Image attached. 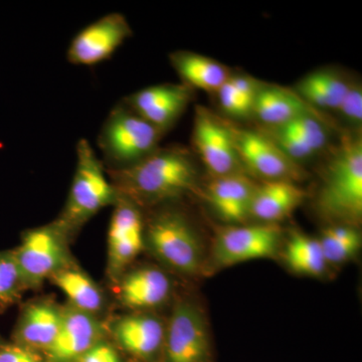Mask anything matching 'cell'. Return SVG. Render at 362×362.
<instances>
[{
  "label": "cell",
  "mask_w": 362,
  "mask_h": 362,
  "mask_svg": "<svg viewBox=\"0 0 362 362\" xmlns=\"http://www.w3.org/2000/svg\"><path fill=\"white\" fill-rule=\"evenodd\" d=\"M107 175L119 194L141 207L180 199L199 181L194 157L180 146L158 147L132 168Z\"/></svg>",
  "instance_id": "obj_1"
},
{
  "label": "cell",
  "mask_w": 362,
  "mask_h": 362,
  "mask_svg": "<svg viewBox=\"0 0 362 362\" xmlns=\"http://www.w3.org/2000/svg\"><path fill=\"white\" fill-rule=\"evenodd\" d=\"M76 157L70 192L63 211L54 221L70 239L99 211L113 206L119 195L101 159L85 138L77 143Z\"/></svg>",
  "instance_id": "obj_2"
},
{
  "label": "cell",
  "mask_w": 362,
  "mask_h": 362,
  "mask_svg": "<svg viewBox=\"0 0 362 362\" xmlns=\"http://www.w3.org/2000/svg\"><path fill=\"white\" fill-rule=\"evenodd\" d=\"M164 133L120 101L109 112L97 145L106 173L126 170L158 148Z\"/></svg>",
  "instance_id": "obj_3"
},
{
  "label": "cell",
  "mask_w": 362,
  "mask_h": 362,
  "mask_svg": "<svg viewBox=\"0 0 362 362\" xmlns=\"http://www.w3.org/2000/svg\"><path fill=\"white\" fill-rule=\"evenodd\" d=\"M321 211L330 218L358 221L362 216V142L345 137L326 171L319 195Z\"/></svg>",
  "instance_id": "obj_4"
},
{
  "label": "cell",
  "mask_w": 362,
  "mask_h": 362,
  "mask_svg": "<svg viewBox=\"0 0 362 362\" xmlns=\"http://www.w3.org/2000/svg\"><path fill=\"white\" fill-rule=\"evenodd\" d=\"M145 246L171 270L194 275L201 271L202 250L189 221L180 211L164 209L145 221Z\"/></svg>",
  "instance_id": "obj_5"
},
{
  "label": "cell",
  "mask_w": 362,
  "mask_h": 362,
  "mask_svg": "<svg viewBox=\"0 0 362 362\" xmlns=\"http://www.w3.org/2000/svg\"><path fill=\"white\" fill-rule=\"evenodd\" d=\"M70 240L54 221L23 233L13 252L28 290L39 289L54 274L75 263L69 249Z\"/></svg>",
  "instance_id": "obj_6"
},
{
  "label": "cell",
  "mask_w": 362,
  "mask_h": 362,
  "mask_svg": "<svg viewBox=\"0 0 362 362\" xmlns=\"http://www.w3.org/2000/svg\"><path fill=\"white\" fill-rule=\"evenodd\" d=\"M113 207L108 230L107 274L115 284L145 247V221L141 206L122 194H119Z\"/></svg>",
  "instance_id": "obj_7"
},
{
  "label": "cell",
  "mask_w": 362,
  "mask_h": 362,
  "mask_svg": "<svg viewBox=\"0 0 362 362\" xmlns=\"http://www.w3.org/2000/svg\"><path fill=\"white\" fill-rule=\"evenodd\" d=\"M192 140L197 153L214 176L243 173L233 127L204 107H197Z\"/></svg>",
  "instance_id": "obj_8"
},
{
  "label": "cell",
  "mask_w": 362,
  "mask_h": 362,
  "mask_svg": "<svg viewBox=\"0 0 362 362\" xmlns=\"http://www.w3.org/2000/svg\"><path fill=\"white\" fill-rule=\"evenodd\" d=\"M131 35L132 30L123 14H106L71 39L66 59L76 66L99 65L110 59Z\"/></svg>",
  "instance_id": "obj_9"
},
{
  "label": "cell",
  "mask_w": 362,
  "mask_h": 362,
  "mask_svg": "<svg viewBox=\"0 0 362 362\" xmlns=\"http://www.w3.org/2000/svg\"><path fill=\"white\" fill-rule=\"evenodd\" d=\"M280 228L273 223L232 226L218 233L214 246V262L228 267L251 259L272 258L280 246Z\"/></svg>",
  "instance_id": "obj_10"
},
{
  "label": "cell",
  "mask_w": 362,
  "mask_h": 362,
  "mask_svg": "<svg viewBox=\"0 0 362 362\" xmlns=\"http://www.w3.org/2000/svg\"><path fill=\"white\" fill-rule=\"evenodd\" d=\"M165 362H206L209 343L206 323L194 304L175 305L165 329L163 349Z\"/></svg>",
  "instance_id": "obj_11"
},
{
  "label": "cell",
  "mask_w": 362,
  "mask_h": 362,
  "mask_svg": "<svg viewBox=\"0 0 362 362\" xmlns=\"http://www.w3.org/2000/svg\"><path fill=\"white\" fill-rule=\"evenodd\" d=\"M235 148L243 165L269 181H291L299 177L295 161L286 156L265 133L233 127Z\"/></svg>",
  "instance_id": "obj_12"
},
{
  "label": "cell",
  "mask_w": 362,
  "mask_h": 362,
  "mask_svg": "<svg viewBox=\"0 0 362 362\" xmlns=\"http://www.w3.org/2000/svg\"><path fill=\"white\" fill-rule=\"evenodd\" d=\"M106 335V323L100 317L66 304L58 335L42 354L47 362H73Z\"/></svg>",
  "instance_id": "obj_13"
},
{
  "label": "cell",
  "mask_w": 362,
  "mask_h": 362,
  "mask_svg": "<svg viewBox=\"0 0 362 362\" xmlns=\"http://www.w3.org/2000/svg\"><path fill=\"white\" fill-rule=\"evenodd\" d=\"M106 327L114 342L138 361H151L163 349L166 325L153 314H125L114 318Z\"/></svg>",
  "instance_id": "obj_14"
},
{
  "label": "cell",
  "mask_w": 362,
  "mask_h": 362,
  "mask_svg": "<svg viewBox=\"0 0 362 362\" xmlns=\"http://www.w3.org/2000/svg\"><path fill=\"white\" fill-rule=\"evenodd\" d=\"M192 99V89L185 84L149 86L123 101L161 132L165 133L180 118Z\"/></svg>",
  "instance_id": "obj_15"
},
{
  "label": "cell",
  "mask_w": 362,
  "mask_h": 362,
  "mask_svg": "<svg viewBox=\"0 0 362 362\" xmlns=\"http://www.w3.org/2000/svg\"><path fill=\"white\" fill-rule=\"evenodd\" d=\"M64 315V305L49 298L30 300L21 307L11 341L44 354L56 339Z\"/></svg>",
  "instance_id": "obj_16"
},
{
  "label": "cell",
  "mask_w": 362,
  "mask_h": 362,
  "mask_svg": "<svg viewBox=\"0 0 362 362\" xmlns=\"http://www.w3.org/2000/svg\"><path fill=\"white\" fill-rule=\"evenodd\" d=\"M114 285L120 304L135 311L160 306L171 292L168 274L152 266L127 270Z\"/></svg>",
  "instance_id": "obj_17"
},
{
  "label": "cell",
  "mask_w": 362,
  "mask_h": 362,
  "mask_svg": "<svg viewBox=\"0 0 362 362\" xmlns=\"http://www.w3.org/2000/svg\"><path fill=\"white\" fill-rule=\"evenodd\" d=\"M257 185L243 173L214 176L206 197L221 220L238 225L251 216L252 197Z\"/></svg>",
  "instance_id": "obj_18"
},
{
  "label": "cell",
  "mask_w": 362,
  "mask_h": 362,
  "mask_svg": "<svg viewBox=\"0 0 362 362\" xmlns=\"http://www.w3.org/2000/svg\"><path fill=\"white\" fill-rule=\"evenodd\" d=\"M252 114L269 127H279L314 111L296 93L273 85H259Z\"/></svg>",
  "instance_id": "obj_19"
},
{
  "label": "cell",
  "mask_w": 362,
  "mask_h": 362,
  "mask_svg": "<svg viewBox=\"0 0 362 362\" xmlns=\"http://www.w3.org/2000/svg\"><path fill=\"white\" fill-rule=\"evenodd\" d=\"M304 197L303 190L291 181H268L255 190L251 216L271 223L283 220L294 211Z\"/></svg>",
  "instance_id": "obj_20"
},
{
  "label": "cell",
  "mask_w": 362,
  "mask_h": 362,
  "mask_svg": "<svg viewBox=\"0 0 362 362\" xmlns=\"http://www.w3.org/2000/svg\"><path fill=\"white\" fill-rule=\"evenodd\" d=\"M78 310L100 317L106 307L103 290L76 263L54 274L51 280Z\"/></svg>",
  "instance_id": "obj_21"
},
{
  "label": "cell",
  "mask_w": 362,
  "mask_h": 362,
  "mask_svg": "<svg viewBox=\"0 0 362 362\" xmlns=\"http://www.w3.org/2000/svg\"><path fill=\"white\" fill-rule=\"evenodd\" d=\"M170 63L187 87L218 93L230 77L225 66L213 59L190 52L170 54Z\"/></svg>",
  "instance_id": "obj_22"
},
{
  "label": "cell",
  "mask_w": 362,
  "mask_h": 362,
  "mask_svg": "<svg viewBox=\"0 0 362 362\" xmlns=\"http://www.w3.org/2000/svg\"><path fill=\"white\" fill-rule=\"evenodd\" d=\"M350 85L333 71H317L302 78L298 95L310 107L337 112Z\"/></svg>",
  "instance_id": "obj_23"
},
{
  "label": "cell",
  "mask_w": 362,
  "mask_h": 362,
  "mask_svg": "<svg viewBox=\"0 0 362 362\" xmlns=\"http://www.w3.org/2000/svg\"><path fill=\"white\" fill-rule=\"evenodd\" d=\"M288 266L296 273L320 276L325 272L326 259L319 240L300 233H293L285 251Z\"/></svg>",
  "instance_id": "obj_24"
},
{
  "label": "cell",
  "mask_w": 362,
  "mask_h": 362,
  "mask_svg": "<svg viewBox=\"0 0 362 362\" xmlns=\"http://www.w3.org/2000/svg\"><path fill=\"white\" fill-rule=\"evenodd\" d=\"M326 263L340 264L354 258L361 247V235L349 226L326 228L319 240Z\"/></svg>",
  "instance_id": "obj_25"
},
{
  "label": "cell",
  "mask_w": 362,
  "mask_h": 362,
  "mask_svg": "<svg viewBox=\"0 0 362 362\" xmlns=\"http://www.w3.org/2000/svg\"><path fill=\"white\" fill-rule=\"evenodd\" d=\"M26 290L13 250L0 252V310L18 304Z\"/></svg>",
  "instance_id": "obj_26"
},
{
  "label": "cell",
  "mask_w": 362,
  "mask_h": 362,
  "mask_svg": "<svg viewBox=\"0 0 362 362\" xmlns=\"http://www.w3.org/2000/svg\"><path fill=\"white\" fill-rule=\"evenodd\" d=\"M271 128H279L297 136L307 143L316 153L322 150L328 142L327 131L314 115L300 117L285 125Z\"/></svg>",
  "instance_id": "obj_27"
},
{
  "label": "cell",
  "mask_w": 362,
  "mask_h": 362,
  "mask_svg": "<svg viewBox=\"0 0 362 362\" xmlns=\"http://www.w3.org/2000/svg\"><path fill=\"white\" fill-rule=\"evenodd\" d=\"M220 100V104L223 110L228 115L238 117H247L252 113L254 103L244 99L235 92V89L226 81L223 87L216 93Z\"/></svg>",
  "instance_id": "obj_28"
},
{
  "label": "cell",
  "mask_w": 362,
  "mask_h": 362,
  "mask_svg": "<svg viewBox=\"0 0 362 362\" xmlns=\"http://www.w3.org/2000/svg\"><path fill=\"white\" fill-rule=\"evenodd\" d=\"M337 112L347 123L356 126L361 125L362 90L361 85L351 83Z\"/></svg>",
  "instance_id": "obj_29"
},
{
  "label": "cell",
  "mask_w": 362,
  "mask_h": 362,
  "mask_svg": "<svg viewBox=\"0 0 362 362\" xmlns=\"http://www.w3.org/2000/svg\"><path fill=\"white\" fill-rule=\"evenodd\" d=\"M0 362H47L44 354L13 341L0 343Z\"/></svg>",
  "instance_id": "obj_30"
},
{
  "label": "cell",
  "mask_w": 362,
  "mask_h": 362,
  "mask_svg": "<svg viewBox=\"0 0 362 362\" xmlns=\"http://www.w3.org/2000/svg\"><path fill=\"white\" fill-rule=\"evenodd\" d=\"M73 362H122L115 345L104 338Z\"/></svg>",
  "instance_id": "obj_31"
},
{
  "label": "cell",
  "mask_w": 362,
  "mask_h": 362,
  "mask_svg": "<svg viewBox=\"0 0 362 362\" xmlns=\"http://www.w3.org/2000/svg\"><path fill=\"white\" fill-rule=\"evenodd\" d=\"M2 341H4V339H2V337H0V343H1Z\"/></svg>",
  "instance_id": "obj_32"
}]
</instances>
